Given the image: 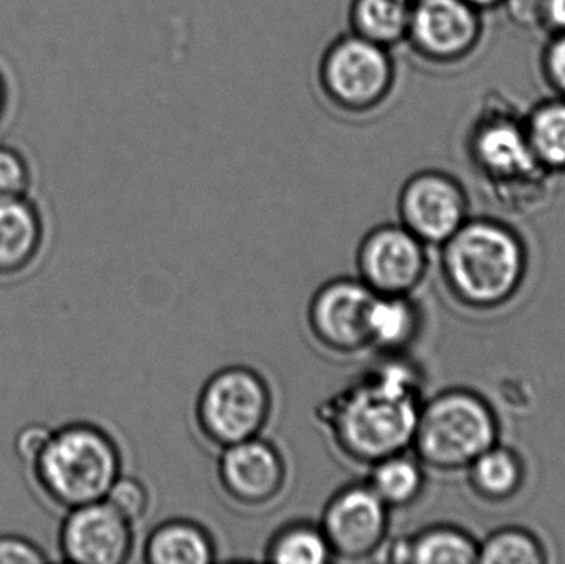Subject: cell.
I'll return each instance as SVG.
<instances>
[{
  "label": "cell",
  "mask_w": 565,
  "mask_h": 564,
  "mask_svg": "<svg viewBox=\"0 0 565 564\" xmlns=\"http://www.w3.org/2000/svg\"><path fill=\"white\" fill-rule=\"evenodd\" d=\"M105 500L132 525L145 520L151 510V493L148 486L138 477L125 476V473L116 479Z\"/></svg>",
  "instance_id": "d4e9b609"
},
{
  "label": "cell",
  "mask_w": 565,
  "mask_h": 564,
  "mask_svg": "<svg viewBox=\"0 0 565 564\" xmlns=\"http://www.w3.org/2000/svg\"><path fill=\"white\" fill-rule=\"evenodd\" d=\"M374 297L358 277H335L322 284L306 308L312 340L335 357L369 351L367 317Z\"/></svg>",
  "instance_id": "30bf717a"
},
{
  "label": "cell",
  "mask_w": 565,
  "mask_h": 564,
  "mask_svg": "<svg viewBox=\"0 0 565 564\" xmlns=\"http://www.w3.org/2000/svg\"><path fill=\"white\" fill-rule=\"evenodd\" d=\"M274 413V391L260 371L232 364L215 371L198 394L195 424L217 449L264 436Z\"/></svg>",
  "instance_id": "5b68a950"
},
{
  "label": "cell",
  "mask_w": 565,
  "mask_h": 564,
  "mask_svg": "<svg viewBox=\"0 0 565 564\" xmlns=\"http://www.w3.org/2000/svg\"><path fill=\"white\" fill-rule=\"evenodd\" d=\"M471 492L488 503H507L520 496L526 482V464L513 447L497 443L467 467Z\"/></svg>",
  "instance_id": "ac0fdd59"
},
{
  "label": "cell",
  "mask_w": 565,
  "mask_h": 564,
  "mask_svg": "<svg viewBox=\"0 0 565 564\" xmlns=\"http://www.w3.org/2000/svg\"><path fill=\"white\" fill-rule=\"evenodd\" d=\"M543 75L556 96L565 98V33H556L544 46Z\"/></svg>",
  "instance_id": "4316f807"
},
{
  "label": "cell",
  "mask_w": 565,
  "mask_h": 564,
  "mask_svg": "<svg viewBox=\"0 0 565 564\" xmlns=\"http://www.w3.org/2000/svg\"><path fill=\"white\" fill-rule=\"evenodd\" d=\"M398 222L428 248L444 245L470 219L461 182L440 169H422L402 184Z\"/></svg>",
  "instance_id": "9c48e42d"
},
{
  "label": "cell",
  "mask_w": 565,
  "mask_h": 564,
  "mask_svg": "<svg viewBox=\"0 0 565 564\" xmlns=\"http://www.w3.org/2000/svg\"><path fill=\"white\" fill-rule=\"evenodd\" d=\"M427 472V467L408 449L372 464L365 482L395 512L415 506L424 497Z\"/></svg>",
  "instance_id": "d6986e66"
},
{
  "label": "cell",
  "mask_w": 565,
  "mask_h": 564,
  "mask_svg": "<svg viewBox=\"0 0 565 564\" xmlns=\"http://www.w3.org/2000/svg\"><path fill=\"white\" fill-rule=\"evenodd\" d=\"M42 241V217L29 199L0 201V275L20 274L30 267Z\"/></svg>",
  "instance_id": "2e32d148"
},
{
  "label": "cell",
  "mask_w": 565,
  "mask_h": 564,
  "mask_svg": "<svg viewBox=\"0 0 565 564\" xmlns=\"http://www.w3.org/2000/svg\"><path fill=\"white\" fill-rule=\"evenodd\" d=\"M470 155L484 175L504 185L546 174L534 158L524 121L510 116H488L478 123L471 132Z\"/></svg>",
  "instance_id": "5bb4252c"
},
{
  "label": "cell",
  "mask_w": 565,
  "mask_h": 564,
  "mask_svg": "<svg viewBox=\"0 0 565 564\" xmlns=\"http://www.w3.org/2000/svg\"><path fill=\"white\" fill-rule=\"evenodd\" d=\"M471 6L477 7L478 10L497 9V7L504 6L507 0H467Z\"/></svg>",
  "instance_id": "4dcf8cb0"
},
{
  "label": "cell",
  "mask_w": 565,
  "mask_h": 564,
  "mask_svg": "<svg viewBox=\"0 0 565 564\" xmlns=\"http://www.w3.org/2000/svg\"><path fill=\"white\" fill-rule=\"evenodd\" d=\"M534 158L544 172H565V98L554 96L531 109L524 119Z\"/></svg>",
  "instance_id": "7402d4cb"
},
{
  "label": "cell",
  "mask_w": 565,
  "mask_h": 564,
  "mask_svg": "<svg viewBox=\"0 0 565 564\" xmlns=\"http://www.w3.org/2000/svg\"><path fill=\"white\" fill-rule=\"evenodd\" d=\"M411 2H414V0H411Z\"/></svg>",
  "instance_id": "d6a6232c"
},
{
  "label": "cell",
  "mask_w": 565,
  "mask_h": 564,
  "mask_svg": "<svg viewBox=\"0 0 565 564\" xmlns=\"http://www.w3.org/2000/svg\"><path fill=\"white\" fill-rule=\"evenodd\" d=\"M438 248L445 288L468 310L504 307L526 280V244L516 228L498 219L470 217Z\"/></svg>",
  "instance_id": "7a4b0ae2"
},
{
  "label": "cell",
  "mask_w": 565,
  "mask_h": 564,
  "mask_svg": "<svg viewBox=\"0 0 565 564\" xmlns=\"http://www.w3.org/2000/svg\"><path fill=\"white\" fill-rule=\"evenodd\" d=\"M355 277L375 295H414L430 270L428 247L401 222L375 225L359 242Z\"/></svg>",
  "instance_id": "ba28073f"
},
{
  "label": "cell",
  "mask_w": 565,
  "mask_h": 564,
  "mask_svg": "<svg viewBox=\"0 0 565 564\" xmlns=\"http://www.w3.org/2000/svg\"><path fill=\"white\" fill-rule=\"evenodd\" d=\"M425 373L407 354L381 357L316 406L334 449L362 467L411 449Z\"/></svg>",
  "instance_id": "6da1fadb"
},
{
  "label": "cell",
  "mask_w": 565,
  "mask_h": 564,
  "mask_svg": "<svg viewBox=\"0 0 565 564\" xmlns=\"http://www.w3.org/2000/svg\"><path fill=\"white\" fill-rule=\"evenodd\" d=\"M319 86L334 108L365 115L381 108L395 85L391 49L349 30L335 36L319 60Z\"/></svg>",
  "instance_id": "8992f818"
},
{
  "label": "cell",
  "mask_w": 565,
  "mask_h": 564,
  "mask_svg": "<svg viewBox=\"0 0 565 564\" xmlns=\"http://www.w3.org/2000/svg\"><path fill=\"white\" fill-rule=\"evenodd\" d=\"M500 443V419L487 397L468 387H448L425 397L411 450L428 470L465 472Z\"/></svg>",
  "instance_id": "277c9868"
},
{
  "label": "cell",
  "mask_w": 565,
  "mask_h": 564,
  "mask_svg": "<svg viewBox=\"0 0 565 564\" xmlns=\"http://www.w3.org/2000/svg\"><path fill=\"white\" fill-rule=\"evenodd\" d=\"M547 560L546 545L523 526H503L478 542L480 564H544Z\"/></svg>",
  "instance_id": "cb8c5ba5"
},
{
  "label": "cell",
  "mask_w": 565,
  "mask_h": 564,
  "mask_svg": "<svg viewBox=\"0 0 565 564\" xmlns=\"http://www.w3.org/2000/svg\"><path fill=\"white\" fill-rule=\"evenodd\" d=\"M392 510L365 480L339 487L321 512L319 526L334 562H365L381 555L391 532Z\"/></svg>",
  "instance_id": "52a82bcc"
},
{
  "label": "cell",
  "mask_w": 565,
  "mask_h": 564,
  "mask_svg": "<svg viewBox=\"0 0 565 564\" xmlns=\"http://www.w3.org/2000/svg\"><path fill=\"white\" fill-rule=\"evenodd\" d=\"M407 563L475 564L478 563V540L467 530L448 523L425 526L405 535Z\"/></svg>",
  "instance_id": "ffe728a7"
},
{
  "label": "cell",
  "mask_w": 565,
  "mask_h": 564,
  "mask_svg": "<svg viewBox=\"0 0 565 564\" xmlns=\"http://www.w3.org/2000/svg\"><path fill=\"white\" fill-rule=\"evenodd\" d=\"M30 171L25 158L9 146H0V201L25 198Z\"/></svg>",
  "instance_id": "484cf974"
},
{
  "label": "cell",
  "mask_w": 565,
  "mask_h": 564,
  "mask_svg": "<svg viewBox=\"0 0 565 564\" xmlns=\"http://www.w3.org/2000/svg\"><path fill=\"white\" fill-rule=\"evenodd\" d=\"M541 25L553 35L565 33V0H541Z\"/></svg>",
  "instance_id": "f546056e"
},
{
  "label": "cell",
  "mask_w": 565,
  "mask_h": 564,
  "mask_svg": "<svg viewBox=\"0 0 565 564\" xmlns=\"http://www.w3.org/2000/svg\"><path fill=\"white\" fill-rule=\"evenodd\" d=\"M264 558L278 564L334 562L321 526L311 520H295L280 526L265 545Z\"/></svg>",
  "instance_id": "603a6c76"
},
{
  "label": "cell",
  "mask_w": 565,
  "mask_h": 564,
  "mask_svg": "<svg viewBox=\"0 0 565 564\" xmlns=\"http://www.w3.org/2000/svg\"><path fill=\"white\" fill-rule=\"evenodd\" d=\"M50 434H52V429L43 424H30L25 429L20 430L15 439V450L20 459L33 464V460L42 453Z\"/></svg>",
  "instance_id": "f1b7e54d"
},
{
  "label": "cell",
  "mask_w": 565,
  "mask_h": 564,
  "mask_svg": "<svg viewBox=\"0 0 565 564\" xmlns=\"http://www.w3.org/2000/svg\"><path fill=\"white\" fill-rule=\"evenodd\" d=\"M2 105H3V86H2V82H0V111H2Z\"/></svg>",
  "instance_id": "1f68e13d"
},
{
  "label": "cell",
  "mask_w": 565,
  "mask_h": 564,
  "mask_svg": "<svg viewBox=\"0 0 565 564\" xmlns=\"http://www.w3.org/2000/svg\"><path fill=\"white\" fill-rule=\"evenodd\" d=\"M32 467L42 492L70 510L106 499L122 473V456L102 427L75 423L52 430Z\"/></svg>",
  "instance_id": "3957f363"
},
{
  "label": "cell",
  "mask_w": 565,
  "mask_h": 564,
  "mask_svg": "<svg viewBox=\"0 0 565 564\" xmlns=\"http://www.w3.org/2000/svg\"><path fill=\"white\" fill-rule=\"evenodd\" d=\"M411 0H351L349 30L385 49L407 39Z\"/></svg>",
  "instance_id": "44dd1931"
},
{
  "label": "cell",
  "mask_w": 565,
  "mask_h": 564,
  "mask_svg": "<svg viewBox=\"0 0 565 564\" xmlns=\"http://www.w3.org/2000/svg\"><path fill=\"white\" fill-rule=\"evenodd\" d=\"M217 480L225 496L244 509L277 502L288 482V464L280 447L264 436L221 449Z\"/></svg>",
  "instance_id": "7c38bea8"
},
{
  "label": "cell",
  "mask_w": 565,
  "mask_h": 564,
  "mask_svg": "<svg viewBox=\"0 0 565 564\" xmlns=\"http://www.w3.org/2000/svg\"><path fill=\"white\" fill-rule=\"evenodd\" d=\"M483 36L481 10L467 0H414L407 39L412 52L435 65L470 56Z\"/></svg>",
  "instance_id": "8fae6325"
},
{
  "label": "cell",
  "mask_w": 565,
  "mask_h": 564,
  "mask_svg": "<svg viewBox=\"0 0 565 564\" xmlns=\"http://www.w3.org/2000/svg\"><path fill=\"white\" fill-rule=\"evenodd\" d=\"M217 543L202 523L171 519L149 532L145 562L151 564H209L217 560Z\"/></svg>",
  "instance_id": "e0dca14e"
},
{
  "label": "cell",
  "mask_w": 565,
  "mask_h": 564,
  "mask_svg": "<svg viewBox=\"0 0 565 564\" xmlns=\"http://www.w3.org/2000/svg\"><path fill=\"white\" fill-rule=\"evenodd\" d=\"M49 562L42 549L22 536H0V564H39Z\"/></svg>",
  "instance_id": "83f0119b"
},
{
  "label": "cell",
  "mask_w": 565,
  "mask_h": 564,
  "mask_svg": "<svg viewBox=\"0 0 565 564\" xmlns=\"http://www.w3.org/2000/svg\"><path fill=\"white\" fill-rule=\"evenodd\" d=\"M63 560L76 564H122L135 552V525L106 500L68 510L58 535Z\"/></svg>",
  "instance_id": "4fadbf2b"
},
{
  "label": "cell",
  "mask_w": 565,
  "mask_h": 564,
  "mask_svg": "<svg viewBox=\"0 0 565 564\" xmlns=\"http://www.w3.org/2000/svg\"><path fill=\"white\" fill-rule=\"evenodd\" d=\"M424 331V310L414 295H375L369 308V351L407 354Z\"/></svg>",
  "instance_id": "9a60e30c"
}]
</instances>
